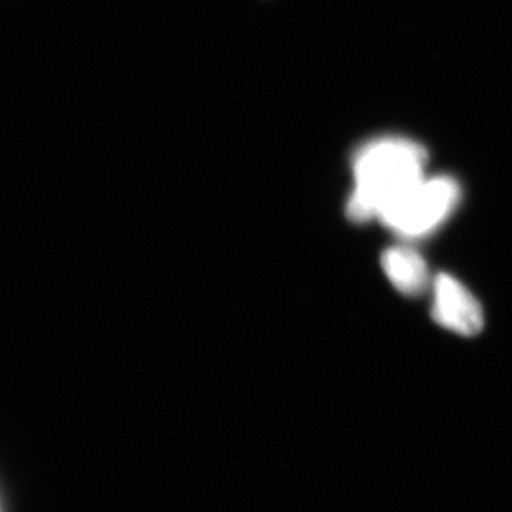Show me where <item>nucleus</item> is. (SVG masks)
Listing matches in <instances>:
<instances>
[{"instance_id":"obj_1","label":"nucleus","mask_w":512,"mask_h":512,"mask_svg":"<svg viewBox=\"0 0 512 512\" xmlns=\"http://www.w3.org/2000/svg\"><path fill=\"white\" fill-rule=\"evenodd\" d=\"M429 153L419 141L384 134L363 141L353 151V188L346 212L350 220H382L407 192L426 177Z\"/></svg>"},{"instance_id":"obj_4","label":"nucleus","mask_w":512,"mask_h":512,"mask_svg":"<svg viewBox=\"0 0 512 512\" xmlns=\"http://www.w3.org/2000/svg\"><path fill=\"white\" fill-rule=\"evenodd\" d=\"M384 274L390 284L406 296H419L433 281L429 266L419 252L409 247H393L382 256Z\"/></svg>"},{"instance_id":"obj_2","label":"nucleus","mask_w":512,"mask_h":512,"mask_svg":"<svg viewBox=\"0 0 512 512\" xmlns=\"http://www.w3.org/2000/svg\"><path fill=\"white\" fill-rule=\"evenodd\" d=\"M461 195V185L451 175H426L380 221L399 237H427L456 211Z\"/></svg>"},{"instance_id":"obj_3","label":"nucleus","mask_w":512,"mask_h":512,"mask_svg":"<svg viewBox=\"0 0 512 512\" xmlns=\"http://www.w3.org/2000/svg\"><path fill=\"white\" fill-rule=\"evenodd\" d=\"M433 319L444 329L463 336H474L484 326V313L473 293L456 278L440 274L434 278Z\"/></svg>"}]
</instances>
